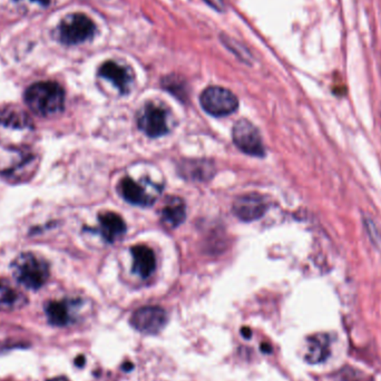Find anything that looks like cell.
Segmentation results:
<instances>
[{
  "instance_id": "obj_1",
  "label": "cell",
  "mask_w": 381,
  "mask_h": 381,
  "mask_svg": "<svg viewBox=\"0 0 381 381\" xmlns=\"http://www.w3.org/2000/svg\"><path fill=\"white\" fill-rule=\"evenodd\" d=\"M35 126L26 112L16 106L0 109V144L8 149H27Z\"/></svg>"
},
{
  "instance_id": "obj_2",
  "label": "cell",
  "mask_w": 381,
  "mask_h": 381,
  "mask_svg": "<svg viewBox=\"0 0 381 381\" xmlns=\"http://www.w3.org/2000/svg\"><path fill=\"white\" fill-rule=\"evenodd\" d=\"M25 100L38 116H53L64 109L65 92L55 81H39L28 87Z\"/></svg>"
},
{
  "instance_id": "obj_3",
  "label": "cell",
  "mask_w": 381,
  "mask_h": 381,
  "mask_svg": "<svg viewBox=\"0 0 381 381\" xmlns=\"http://www.w3.org/2000/svg\"><path fill=\"white\" fill-rule=\"evenodd\" d=\"M11 271L16 281L29 290L41 289L49 278L46 260L33 252L19 254L11 263Z\"/></svg>"
},
{
  "instance_id": "obj_4",
  "label": "cell",
  "mask_w": 381,
  "mask_h": 381,
  "mask_svg": "<svg viewBox=\"0 0 381 381\" xmlns=\"http://www.w3.org/2000/svg\"><path fill=\"white\" fill-rule=\"evenodd\" d=\"M14 156L9 164L0 168V176L13 183L28 181L37 170L39 159L28 149H13Z\"/></svg>"
},
{
  "instance_id": "obj_5",
  "label": "cell",
  "mask_w": 381,
  "mask_h": 381,
  "mask_svg": "<svg viewBox=\"0 0 381 381\" xmlns=\"http://www.w3.org/2000/svg\"><path fill=\"white\" fill-rule=\"evenodd\" d=\"M96 27L90 17L84 14H72L62 19L58 27L60 41L66 45H79L90 41Z\"/></svg>"
},
{
  "instance_id": "obj_6",
  "label": "cell",
  "mask_w": 381,
  "mask_h": 381,
  "mask_svg": "<svg viewBox=\"0 0 381 381\" xmlns=\"http://www.w3.org/2000/svg\"><path fill=\"white\" fill-rule=\"evenodd\" d=\"M201 105L212 116L222 117L234 113L238 109L239 100L236 95L223 87L212 86L201 95Z\"/></svg>"
},
{
  "instance_id": "obj_7",
  "label": "cell",
  "mask_w": 381,
  "mask_h": 381,
  "mask_svg": "<svg viewBox=\"0 0 381 381\" xmlns=\"http://www.w3.org/2000/svg\"><path fill=\"white\" fill-rule=\"evenodd\" d=\"M168 316L161 307H143L131 318V325L143 335H157L168 325Z\"/></svg>"
},
{
  "instance_id": "obj_8",
  "label": "cell",
  "mask_w": 381,
  "mask_h": 381,
  "mask_svg": "<svg viewBox=\"0 0 381 381\" xmlns=\"http://www.w3.org/2000/svg\"><path fill=\"white\" fill-rule=\"evenodd\" d=\"M233 142L241 151L252 156H265V146L257 127L248 119H240L233 127Z\"/></svg>"
},
{
  "instance_id": "obj_9",
  "label": "cell",
  "mask_w": 381,
  "mask_h": 381,
  "mask_svg": "<svg viewBox=\"0 0 381 381\" xmlns=\"http://www.w3.org/2000/svg\"><path fill=\"white\" fill-rule=\"evenodd\" d=\"M138 127L149 138H160L168 132L166 112L155 104H146L138 115Z\"/></svg>"
},
{
  "instance_id": "obj_10",
  "label": "cell",
  "mask_w": 381,
  "mask_h": 381,
  "mask_svg": "<svg viewBox=\"0 0 381 381\" xmlns=\"http://www.w3.org/2000/svg\"><path fill=\"white\" fill-rule=\"evenodd\" d=\"M268 210V204L263 196L257 193L239 196L233 203V212L242 221L251 222L259 220Z\"/></svg>"
},
{
  "instance_id": "obj_11",
  "label": "cell",
  "mask_w": 381,
  "mask_h": 381,
  "mask_svg": "<svg viewBox=\"0 0 381 381\" xmlns=\"http://www.w3.org/2000/svg\"><path fill=\"white\" fill-rule=\"evenodd\" d=\"M100 75L103 79L111 81L114 86L122 94L130 92L131 85L133 83V74L128 68L117 64L113 60L104 62L100 68Z\"/></svg>"
},
{
  "instance_id": "obj_12",
  "label": "cell",
  "mask_w": 381,
  "mask_h": 381,
  "mask_svg": "<svg viewBox=\"0 0 381 381\" xmlns=\"http://www.w3.org/2000/svg\"><path fill=\"white\" fill-rule=\"evenodd\" d=\"M330 356V337L327 333L311 335L305 345V361L310 365L325 363Z\"/></svg>"
},
{
  "instance_id": "obj_13",
  "label": "cell",
  "mask_w": 381,
  "mask_h": 381,
  "mask_svg": "<svg viewBox=\"0 0 381 381\" xmlns=\"http://www.w3.org/2000/svg\"><path fill=\"white\" fill-rule=\"evenodd\" d=\"M76 301H52L47 303L45 312L49 323L54 327H67L74 321Z\"/></svg>"
},
{
  "instance_id": "obj_14",
  "label": "cell",
  "mask_w": 381,
  "mask_h": 381,
  "mask_svg": "<svg viewBox=\"0 0 381 381\" xmlns=\"http://www.w3.org/2000/svg\"><path fill=\"white\" fill-rule=\"evenodd\" d=\"M28 299L24 292L5 279H0V310L16 311L27 305Z\"/></svg>"
},
{
  "instance_id": "obj_15",
  "label": "cell",
  "mask_w": 381,
  "mask_h": 381,
  "mask_svg": "<svg viewBox=\"0 0 381 381\" xmlns=\"http://www.w3.org/2000/svg\"><path fill=\"white\" fill-rule=\"evenodd\" d=\"M133 269L134 272L143 279H147L152 276L156 268V260L154 252L146 246H135L132 249Z\"/></svg>"
},
{
  "instance_id": "obj_16",
  "label": "cell",
  "mask_w": 381,
  "mask_h": 381,
  "mask_svg": "<svg viewBox=\"0 0 381 381\" xmlns=\"http://www.w3.org/2000/svg\"><path fill=\"white\" fill-rule=\"evenodd\" d=\"M100 232L107 242H115L126 232V225L119 214L113 212L100 215Z\"/></svg>"
},
{
  "instance_id": "obj_17",
  "label": "cell",
  "mask_w": 381,
  "mask_h": 381,
  "mask_svg": "<svg viewBox=\"0 0 381 381\" xmlns=\"http://www.w3.org/2000/svg\"><path fill=\"white\" fill-rule=\"evenodd\" d=\"M119 189L123 198L134 206H147L153 203V199L145 193V189L131 178H124L121 181Z\"/></svg>"
},
{
  "instance_id": "obj_18",
  "label": "cell",
  "mask_w": 381,
  "mask_h": 381,
  "mask_svg": "<svg viewBox=\"0 0 381 381\" xmlns=\"http://www.w3.org/2000/svg\"><path fill=\"white\" fill-rule=\"evenodd\" d=\"M185 203L176 196L168 198L162 208L163 221L171 227H178L182 225L185 220Z\"/></svg>"
},
{
  "instance_id": "obj_19",
  "label": "cell",
  "mask_w": 381,
  "mask_h": 381,
  "mask_svg": "<svg viewBox=\"0 0 381 381\" xmlns=\"http://www.w3.org/2000/svg\"><path fill=\"white\" fill-rule=\"evenodd\" d=\"M366 227H367L368 232L370 234V238L373 239V242H376V239L379 238L378 233L376 232V225H373L370 220H365Z\"/></svg>"
},
{
  "instance_id": "obj_20",
  "label": "cell",
  "mask_w": 381,
  "mask_h": 381,
  "mask_svg": "<svg viewBox=\"0 0 381 381\" xmlns=\"http://www.w3.org/2000/svg\"><path fill=\"white\" fill-rule=\"evenodd\" d=\"M206 1L208 5L212 6L214 9H217V11H222V9L225 8L223 0H206Z\"/></svg>"
},
{
  "instance_id": "obj_21",
  "label": "cell",
  "mask_w": 381,
  "mask_h": 381,
  "mask_svg": "<svg viewBox=\"0 0 381 381\" xmlns=\"http://www.w3.org/2000/svg\"><path fill=\"white\" fill-rule=\"evenodd\" d=\"M260 350H261V352H263V354H272V347H271V345L267 344V342H263V344H261V346H260Z\"/></svg>"
},
{
  "instance_id": "obj_22",
  "label": "cell",
  "mask_w": 381,
  "mask_h": 381,
  "mask_svg": "<svg viewBox=\"0 0 381 381\" xmlns=\"http://www.w3.org/2000/svg\"><path fill=\"white\" fill-rule=\"evenodd\" d=\"M241 335L243 337L244 339H250L252 337V331L250 328L243 327L241 329Z\"/></svg>"
},
{
  "instance_id": "obj_23",
  "label": "cell",
  "mask_w": 381,
  "mask_h": 381,
  "mask_svg": "<svg viewBox=\"0 0 381 381\" xmlns=\"http://www.w3.org/2000/svg\"><path fill=\"white\" fill-rule=\"evenodd\" d=\"M85 363H86V359H85L84 356H79V357L75 359V365L77 366V367H84Z\"/></svg>"
},
{
  "instance_id": "obj_24",
  "label": "cell",
  "mask_w": 381,
  "mask_h": 381,
  "mask_svg": "<svg viewBox=\"0 0 381 381\" xmlns=\"http://www.w3.org/2000/svg\"><path fill=\"white\" fill-rule=\"evenodd\" d=\"M122 369L125 373H130V371H132L133 369H134V365H133L132 363H125L124 365L122 366Z\"/></svg>"
},
{
  "instance_id": "obj_25",
  "label": "cell",
  "mask_w": 381,
  "mask_h": 381,
  "mask_svg": "<svg viewBox=\"0 0 381 381\" xmlns=\"http://www.w3.org/2000/svg\"><path fill=\"white\" fill-rule=\"evenodd\" d=\"M47 381H69L67 378H65V377H56V378L49 379V380Z\"/></svg>"
}]
</instances>
